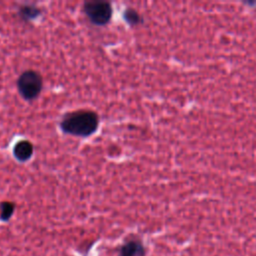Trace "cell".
<instances>
[{
    "mask_svg": "<svg viewBox=\"0 0 256 256\" xmlns=\"http://www.w3.org/2000/svg\"><path fill=\"white\" fill-rule=\"evenodd\" d=\"M99 117L92 110H77L66 113L61 122V130L69 135L88 137L98 128Z\"/></svg>",
    "mask_w": 256,
    "mask_h": 256,
    "instance_id": "1",
    "label": "cell"
},
{
    "mask_svg": "<svg viewBox=\"0 0 256 256\" xmlns=\"http://www.w3.org/2000/svg\"><path fill=\"white\" fill-rule=\"evenodd\" d=\"M17 88L20 95L28 101L36 99L43 88L42 76L34 70L24 71L17 80Z\"/></svg>",
    "mask_w": 256,
    "mask_h": 256,
    "instance_id": "2",
    "label": "cell"
},
{
    "mask_svg": "<svg viewBox=\"0 0 256 256\" xmlns=\"http://www.w3.org/2000/svg\"><path fill=\"white\" fill-rule=\"evenodd\" d=\"M83 11L91 23L97 26L108 24L112 17V6L107 1H87L83 5Z\"/></svg>",
    "mask_w": 256,
    "mask_h": 256,
    "instance_id": "3",
    "label": "cell"
},
{
    "mask_svg": "<svg viewBox=\"0 0 256 256\" xmlns=\"http://www.w3.org/2000/svg\"><path fill=\"white\" fill-rule=\"evenodd\" d=\"M34 153V147L28 140L18 141L13 147V155L20 162L28 161Z\"/></svg>",
    "mask_w": 256,
    "mask_h": 256,
    "instance_id": "4",
    "label": "cell"
},
{
    "mask_svg": "<svg viewBox=\"0 0 256 256\" xmlns=\"http://www.w3.org/2000/svg\"><path fill=\"white\" fill-rule=\"evenodd\" d=\"M120 256H145V249L140 241L130 240L121 247Z\"/></svg>",
    "mask_w": 256,
    "mask_h": 256,
    "instance_id": "5",
    "label": "cell"
},
{
    "mask_svg": "<svg viewBox=\"0 0 256 256\" xmlns=\"http://www.w3.org/2000/svg\"><path fill=\"white\" fill-rule=\"evenodd\" d=\"M19 14H20L21 18H23L25 20H30V19L36 18L40 14V10L38 7L26 5V6L20 7Z\"/></svg>",
    "mask_w": 256,
    "mask_h": 256,
    "instance_id": "6",
    "label": "cell"
},
{
    "mask_svg": "<svg viewBox=\"0 0 256 256\" xmlns=\"http://www.w3.org/2000/svg\"><path fill=\"white\" fill-rule=\"evenodd\" d=\"M15 210V205L12 202L4 201L0 203V219L7 221L11 218Z\"/></svg>",
    "mask_w": 256,
    "mask_h": 256,
    "instance_id": "7",
    "label": "cell"
},
{
    "mask_svg": "<svg viewBox=\"0 0 256 256\" xmlns=\"http://www.w3.org/2000/svg\"><path fill=\"white\" fill-rule=\"evenodd\" d=\"M123 18L130 25H137L142 21V18L138 14V12L130 7L125 9V11L123 13Z\"/></svg>",
    "mask_w": 256,
    "mask_h": 256,
    "instance_id": "8",
    "label": "cell"
}]
</instances>
